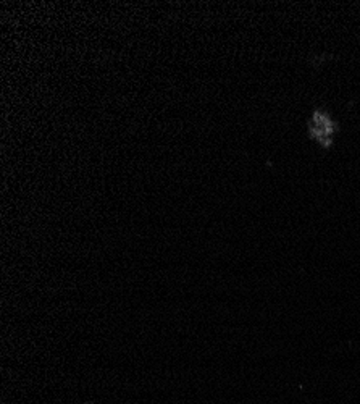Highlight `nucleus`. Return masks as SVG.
<instances>
[{
  "instance_id": "obj_1",
  "label": "nucleus",
  "mask_w": 360,
  "mask_h": 404,
  "mask_svg": "<svg viewBox=\"0 0 360 404\" xmlns=\"http://www.w3.org/2000/svg\"><path fill=\"white\" fill-rule=\"evenodd\" d=\"M310 131L312 136H315L317 139L325 142V144H329V139L333 136V121L325 114H320L317 112L312 118V124H310Z\"/></svg>"
}]
</instances>
